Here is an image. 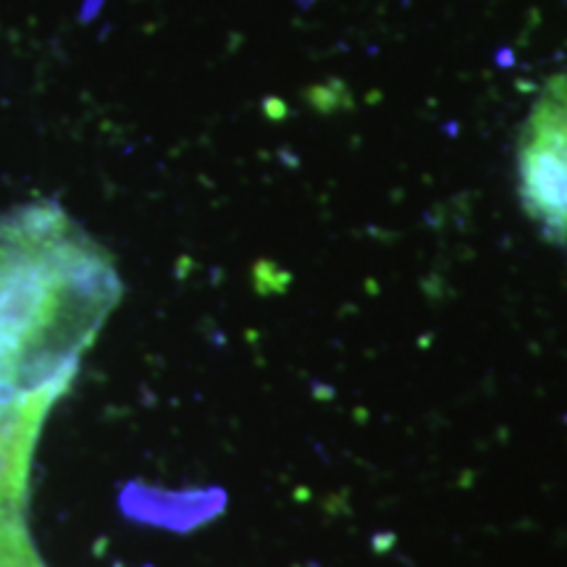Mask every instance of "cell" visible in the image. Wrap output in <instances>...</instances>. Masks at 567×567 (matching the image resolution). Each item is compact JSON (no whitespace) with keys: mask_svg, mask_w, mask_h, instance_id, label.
I'll use <instances>...</instances> for the list:
<instances>
[{"mask_svg":"<svg viewBox=\"0 0 567 567\" xmlns=\"http://www.w3.org/2000/svg\"><path fill=\"white\" fill-rule=\"evenodd\" d=\"M122 279L111 255L53 203L0 216V392L74 381Z\"/></svg>","mask_w":567,"mask_h":567,"instance_id":"cell-1","label":"cell"},{"mask_svg":"<svg viewBox=\"0 0 567 567\" xmlns=\"http://www.w3.org/2000/svg\"><path fill=\"white\" fill-rule=\"evenodd\" d=\"M520 200L557 245H567V76H555L530 111L517 147Z\"/></svg>","mask_w":567,"mask_h":567,"instance_id":"cell-2","label":"cell"},{"mask_svg":"<svg viewBox=\"0 0 567 567\" xmlns=\"http://www.w3.org/2000/svg\"><path fill=\"white\" fill-rule=\"evenodd\" d=\"M69 384L61 381L19 394L0 392V509L19 513L24 505L40 431Z\"/></svg>","mask_w":567,"mask_h":567,"instance_id":"cell-3","label":"cell"},{"mask_svg":"<svg viewBox=\"0 0 567 567\" xmlns=\"http://www.w3.org/2000/svg\"><path fill=\"white\" fill-rule=\"evenodd\" d=\"M0 567H45L19 513L0 509Z\"/></svg>","mask_w":567,"mask_h":567,"instance_id":"cell-4","label":"cell"}]
</instances>
